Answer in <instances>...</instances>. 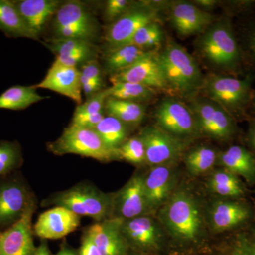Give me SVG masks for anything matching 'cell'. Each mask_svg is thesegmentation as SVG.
Returning a JSON list of instances; mask_svg holds the SVG:
<instances>
[{
	"instance_id": "cell-1",
	"label": "cell",
	"mask_w": 255,
	"mask_h": 255,
	"mask_svg": "<svg viewBox=\"0 0 255 255\" xmlns=\"http://www.w3.org/2000/svg\"><path fill=\"white\" fill-rule=\"evenodd\" d=\"M201 55L219 70L238 77L243 71L241 47L230 16L215 21L201 33L198 41Z\"/></svg>"
},
{
	"instance_id": "cell-2",
	"label": "cell",
	"mask_w": 255,
	"mask_h": 255,
	"mask_svg": "<svg viewBox=\"0 0 255 255\" xmlns=\"http://www.w3.org/2000/svg\"><path fill=\"white\" fill-rule=\"evenodd\" d=\"M254 78L246 74L240 78L231 75H211L204 79L202 89L205 97L223 107L235 119L248 116Z\"/></svg>"
},
{
	"instance_id": "cell-3",
	"label": "cell",
	"mask_w": 255,
	"mask_h": 255,
	"mask_svg": "<svg viewBox=\"0 0 255 255\" xmlns=\"http://www.w3.org/2000/svg\"><path fill=\"white\" fill-rule=\"evenodd\" d=\"M171 236L180 246H192L201 236V217L196 201L184 191L174 193L162 211Z\"/></svg>"
},
{
	"instance_id": "cell-4",
	"label": "cell",
	"mask_w": 255,
	"mask_h": 255,
	"mask_svg": "<svg viewBox=\"0 0 255 255\" xmlns=\"http://www.w3.org/2000/svg\"><path fill=\"white\" fill-rule=\"evenodd\" d=\"M158 57L169 87L186 95L201 88L204 78L200 68L185 48L169 41Z\"/></svg>"
},
{
	"instance_id": "cell-5",
	"label": "cell",
	"mask_w": 255,
	"mask_h": 255,
	"mask_svg": "<svg viewBox=\"0 0 255 255\" xmlns=\"http://www.w3.org/2000/svg\"><path fill=\"white\" fill-rule=\"evenodd\" d=\"M113 198L90 184H81L57 193L46 201L47 205L62 206L80 216H88L97 222L111 219Z\"/></svg>"
},
{
	"instance_id": "cell-6",
	"label": "cell",
	"mask_w": 255,
	"mask_h": 255,
	"mask_svg": "<svg viewBox=\"0 0 255 255\" xmlns=\"http://www.w3.org/2000/svg\"><path fill=\"white\" fill-rule=\"evenodd\" d=\"M48 150L56 155L74 154L90 157L102 162L119 159L118 153L111 150L94 128L70 125L55 141L47 145Z\"/></svg>"
},
{
	"instance_id": "cell-7",
	"label": "cell",
	"mask_w": 255,
	"mask_h": 255,
	"mask_svg": "<svg viewBox=\"0 0 255 255\" xmlns=\"http://www.w3.org/2000/svg\"><path fill=\"white\" fill-rule=\"evenodd\" d=\"M55 38L93 42L99 33L98 21L86 5L79 1L62 3L53 18Z\"/></svg>"
},
{
	"instance_id": "cell-8",
	"label": "cell",
	"mask_w": 255,
	"mask_h": 255,
	"mask_svg": "<svg viewBox=\"0 0 255 255\" xmlns=\"http://www.w3.org/2000/svg\"><path fill=\"white\" fill-rule=\"evenodd\" d=\"M200 132L221 140H231L236 136V119L223 107L206 97H196L189 104Z\"/></svg>"
},
{
	"instance_id": "cell-9",
	"label": "cell",
	"mask_w": 255,
	"mask_h": 255,
	"mask_svg": "<svg viewBox=\"0 0 255 255\" xmlns=\"http://www.w3.org/2000/svg\"><path fill=\"white\" fill-rule=\"evenodd\" d=\"M157 126L180 140L200 133L195 117L189 106L172 97L160 102L155 112Z\"/></svg>"
},
{
	"instance_id": "cell-10",
	"label": "cell",
	"mask_w": 255,
	"mask_h": 255,
	"mask_svg": "<svg viewBox=\"0 0 255 255\" xmlns=\"http://www.w3.org/2000/svg\"><path fill=\"white\" fill-rule=\"evenodd\" d=\"M157 13L158 11L151 6L148 1L134 3L106 32L108 50L127 45L140 28L156 21Z\"/></svg>"
},
{
	"instance_id": "cell-11",
	"label": "cell",
	"mask_w": 255,
	"mask_h": 255,
	"mask_svg": "<svg viewBox=\"0 0 255 255\" xmlns=\"http://www.w3.org/2000/svg\"><path fill=\"white\" fill-rule=\"evenodd\" d=\"M122 231L130 250L138 255H159L163 249L162 233L148 216L124 221Z\"/></svg>"
},
{
	"instance_id": "cell-12",
	"label": "cell",
	"mask_w": 255,
	"mask_h": 255,
	"mask_svg": "<svg viewBox=\"0 0 255 255\" xmlns=\"http://www.w3.org/2000/svg\"><path fill=\"white\" fill-rule=\"evenodd\" d=\"M112 85L118 82H132L154 90H167L169 86L160 62L158 53L150 51L131 66L111 75Z\"/></svg>"
},
{
	"instance_id": "cell-13",
	"label": "cell",
	"mask_w": 255,
	"mask_h": 255,
	"mask_svg": "<svg viewBox=\"0 0 255 255\" xmlns=\"http://www.w3.org/2000/svg\"><path fill=\"white\" fill-rule=\"evenodd\" d=\"M140 136L145 145L146 162L152 167L172 162L184 149L183 140L172 136L157 126L146 127Z\"/></svg>"
},
{
	"instance_id": "cell-14",
	"label": "cell",
	"mask_w": 255,
	"mask_h": 255,
	"mask_svg": "<svg viewBox=\"0 0 255 255\" xmlns=\"http://www.w3.org/2000/svg\"><path fill=\"white\" fill-rule=\"evenodd\" d=\"M33 201H29L22 216L6 231L0 232V255H33L36 247L33 243L32 216Z\"/></svg>"
},
{
	"instance_id": "cell-15",
	"label": "cell",
	"mask_w": 255,
	"mask_h": 255,
	"mask_svg": "<svg viewBox=\"0 0 255 255\" xmlns=\"http://www.w3.org/2000/svg\"><path fill=\"white\" fill-rule=\"evenodd\" d=\"M80 224V216L66 208L55 206L38 216L33 231L42 239L58 240L74 232Z\"/></svg>"
},
{
	"instance_id": "cell-16",
	"label": "cell",
	"mask_w": 255,
	"mask_h": 255,
	"mask_svg": "<svg viewBox=\"0 0 255 255\" xmlns=\"http://www.w3.org/2000/svg\"><path fill=\"white\" fill-rule=\"evenodd\" d=\"M43 43L56 56L54 63L75 68L95 60L98 50L93 42L85 40L53 37Z\"/></svg>"
},
{
	"instance_id": "cell-17",
	"label": "cell",
	"mask_w": 255,
	"mask_h": 255,
	"mask_svg": "<svg viewBox=\"0 0 255 255\" xmlns=\"http://www.w3.org/2000/svg\"><path fill=\"white\" fill-rule=\"evenodd\" d=\"M144 176L135 174L114 196L113 212L115 217L129 220L144 216L148 209L143 184Z\"/></svg>"
},
{
	"instance_id": "cell-18",
	"label": "cell",
	"mask_w": 255,
	"mask_h": 255,
	"mask_svg": "<svg viewBox=\"0 0 255 255\" xmlns=\"http://www.w3.org/2000/svg\"><path fill=\"white\" fill-rule=\"evenodd\" d=\"M123 221L111 218L95 223L86 231L102 255H130V248L122 231Z\"/></svg>"
},
{
	"instance_id": "cell-19",
	"label": "cell",
	"mask_w": 255,
	"mask_h": 255,
	"mask_svg": "<svg viewBox=\"0 0 255 255\" xmlns=\"http://www.w3.org/2000/svg\"><path fill=\"white\" fill-rule=\"evenodd\" d=\"M170 20L177 33L184 37L201 34L216 21L214 16L187 1L172 4Z\"/></svg>"
},
{
	"instance_id": "cell-20",
	"label": "cell",
	"mask_w": 255,
	"mask_h": 255,
	"mask_svg": "<svg viewBox=\"0 0 255 255\" xmlns=\"http://www.w3.org/2000/svg\"><path fill=\"white\" fill-rule=\"evenodd\" d=\"M33 86L35 89H46L65 96L75 101L78 105L82 104L80 73L75 67L53 63L44 79Z\"/></svg>"
},
{
	"instance_id": "cell-21",
	"label": "cell",
	"mask_w": 255,
	"mask_h": 255,
	"mask_svg": "<svg viewBox=\"0 0 255 255\" xmlns=\"http://www.w3.org/2000/svg\"><path fill=\"white\" fill-rule=\"evenodd\" d=\"M253 211L246 203L236 199L217 201L211 211V223L216 231H230L246 225Z\"/></svg>"
},
{
	"instance_id": "cell-22",
	"label": "cell",
	"mask_w": 255,
	"mask_h": 255,
	"mask_svg": "<svg viewBox=\"0 0 255 255\" xmlns=\"http://www.w3.org/2000/svg\"><path fill=\"white\" fill-rule=\"evenodd\" d=\"M14 1L28 28L39 39L50 19H53L61 1L58 0H18Z\"/></svg>"
},
{
	"instance_id": "cell-23",
	"label": "cell",
	"mask_w": 255,
	"mask_h": 255,
	"mask_svg": "<svg viewBox=\"0 0 255 255\" xmlns=\"http://www.w3.org/2000/svg\"><path fill=\"white\" fill-rule=\"evenodd\" d=\"M143 184L148 209H155L168 199L174 186L173 172L167 164L155 166L144 176Z\"/></svg>"
},
{
	"instance_id": "cell-24",
	"label": "cell",
	"mask_w": 255,
	"mask_h": 255,
	"mask_svg": "<svg viewBox=\"0 0 255 255\" xmlns=\"http://www.w3.org/2000/svg\"><path fill=\"white\" fill-rule=\"evenodd\" d=\"M28 203L26 191L20 184L9 183L0 187V226L17 221Z\"/></svg>"
},
{
	"instance_id": "cell-25",
	"label": "cell",
	"mask_w": 255,
	"mask_h": 255,
	"mask_svg": "<svg viewBox=\"0 0 255 255\" xmlns=\"http://www.w3.org/2000/svg\"><path fill=\"white\" fill-rule=\"evenodd\" d=\"M218 162L229 172L243 177L249 184L255 183L254 154L241 145H233L218 155Z\"/></svg>"
},
{
	"instance_id": "cell-26",
	"label": "cell",
	"mask_w": 255,
	"mask_h": 255,
	"mask_svg": "<svg viewBox=\"0 0 255 255\" xmlns=\"http://www.w3.org/2000/svg\"><path fill=\"white\" fill-rule=\"evenodd\" d=\"M0 31L9 38L39 40L28 28L14 1L9 0H0Z\"/></svg>"
},
{
	"instance_id": "cell-27",
	"label": "cell",
	"mask_w": 255,
	"mask_h": 255,
	"mask_svg": "<svg viewBox=\"0 0 255 255\" xmlns=\"http://www.w3.org/2000/svg\"><path fill=\"white\" fill-rule=\"evenodd\" d=\"M49 98L38 95L36 89L32 86L16 85L9 87L0 95V109L21 111L30 106Z\"/></svg>"
},
{
	"instance_id": "cell-28",
	"label": "cell",
	"mask_w": 255,
	"mask_h": 255,
	"mask_svg": "<svg viewBox=\"0 0 255 255\" xmlns=\"http://www.w3.org/2000/svg\"><path fill=\"white\" fill-rule=\"evenodd\" d=\"M105 112L107 116L119 119L127 126L138 125L145 117V108L142 104L112 97L106 100Z\"/></svg>"
},
{
	"instance_id": "cell-29",
	"label": "cell",
	"mask_w": 255,
	"mask_h": 255,
	"mask_svg": "<svg viewBox=\"0 0 255 255\" xmlns=\"http://www.w3.org/2000/svg\"><path fill=\"white\" fill-rule=\"evenodd\" d=\"M150 51L142 50L134 45H126L108 50L105 58L106 71L113 75L131 66Z\"/></svg>"
},
{
	"instance_id": "cell-30",
	"label": "cell",
	"mask_w": 255,
	"mask_h": 255,
	"mask_svg": "<svg viewBox=\"0 0 255 255\" xmlns=\"http://www.w3.org/2000/svg\"><path fill=\"white\" fill-rule=\"evenodd\" d=\"M208 185L210 190L223 197L238 199L244 196L246 192L238 176L224 168L214 172Z\"/></svg>"
},
{
	"instance_id": "cell-31",
	"label": "cell",
	"mask_w": 255,
	"mask_h": 255,
	"mask_svg": "<svg viewBox=\"0 0 255 255\" xmlns=\"http://www.w3.org/2000/svg\"><path fill=\"white\" fill-rule=\"evenodd\" d=\"M94 129L105 145L115 152L128 139L127 126L110 116H105Z\"/></svg>"
},
{
	"instance_id": "cell-32",
	"label": "cell",
	"mask_w": 255,
	"mask_h": 255,
	"mask_svg": "<svg viewBox=\"0 0 255 255\" xmlns=\"http://www.w3.org/2000/svg\"><path fill=\"white\" fill-rule=\"evenodd\" d=\"M248 14L244 15L247 16L246 21L242 23L237 38L243 55V67L250 68L249 73L246 74L255 80V15L250 16Z\"/></svg>"
},
{
	"instance_id": "cell-33",
	"label": "cell",
	"mask_w": 255,
	"mask_h": 255,
	"mask_svg": "<svg viewBox=\"0 0 255 255\" xmlns=\"http://www.w3.org/2000/svg\"><path fill=\"white\" fill-rule=\"evenodd\" d=\"M108 97L141 104L153 98L154 89L132 82H118L107 89Z\"/></svg>"
},
{
	"instance_id": "cell-34",
	"label": "cell",
	"mask_w": 255,
	"mask_h": 255,
	"mask_svg": "<svg viewBox=\"0 0 255 255\" xmlns=\"http://www.w3.org/2000/svg\"><path fill=\"white\" fill-rule=\"evenodd\" d=\"M219 255H255V225L235 233Z\"/></svg>"
},
{
	"instance_id": "cell-35",
	"label": "cell",
	"mask_w": 255,
	"mask_h": 255,
	"mask_svg": "<svg viewBox=\"0 0 255 255\" xmlns=\"http://www.w3.org/2000/svg\"><path fill=\"white\" fill-rule=\"evenodd\" d=\"M217 159L218 155L214 149L199 146L188 152L184 157V162L190 173L199 175L212 168Z\"/></svg>"
},
{
	"instance_id": "cell-36",
	"label": "cell",
	"mask_w": 255,
	"mask_h": 255,
	"mask_svg": "<svg viewBox=\"0 0 255 255\" xmlns=\"http://www.w3.org/2000/svg\"><path fill=\"white\" fill-rule=\"evenodd\" d=\"M163 38V31L157 21H152L140 28L127 45H134L147 51L160 46Z\"/></svg>"
},
{
	"instance_id": "cell-37",
	"label": "cell",
	"mask_w": 255,
	"mask_h": 255,
	"mask_svg": "<svg viewBox=\"0 0 255 255\" xmlns=\"http://www.w3.org/2000/svg\"><path fill=\"white\" fill-rule=\"evenodd\" d=\"M119 159H124L134 164L146 162L145 148L140 136L128 138L117 150Z\"/></svg>"
},
{
	"instance_id": "cell-38",
	"label": "cell",
	"mask_w": 255,
	"mask_h": 255,
	"mask_svg": "<svg viewBox=\"0 0 255 255\" xmlns=\"http://www.w3.org/2000/svg\"><path fill=\"white\" fill-rule=\"evenodd\" d=\"M21 158L18 146L13 142L0 141V175L15 168Z\"/></svg>"
},
{
	"instance_id": "cell-39",
	"label": "cell",
	"mask_w": 255,
	"mask_h": 255,
	"mask_svg": "<svg viewBox=\"0 0 255 255\" xmlns=\"http://www.w3.org/2000/svg\"><path fill=\"white\" fill-rule=\"evenodd\" d=\"M108 98L107 89L89 97L83 104L78 105L74 112L73 117L95 115L105 112L106 100Z\"/></svg>"
},
{
	"instance_id": "cell-40",
	"label": "cell",
	"mask_w": 255,
	"mask_h": 255,
	"mask_svg": "<svg viewBox=\"0 0 255 255\" xmlns=\"http://www.w3.org/2000/svg\"><path fill=\"white\" fill-rule=\"evenodd\" d=\"M134 3L128 0H109L106 2L104 16L106 21L114 22L130 9Z\"/></svg>"
},
{
	"instance_id": "cell-41",
	"label": "cell",
	"mask_w": 255,
	"mask_h": 255,
	"mask_svg": "<svg viewBox=\"0 0 255 255\" xmlns=\"http://www.w3.org/2000/svg\"><path fill=\"white\" fill-rule=\"evenodd\" d=\"M80 82L82 84L96 82L103 85L102 70L97 60H92L82 65L80 68Z\"/></svg>"
},
{
	"instance_id": "cell-42",
	"label": "cell",
	"mask_w": 255,
	"mask_h": 255,
	"mask_svg": "<svg viewBox=\"0 0 255 255\" xmlns=\"http://www.w3.org/2000/svg\"><path fill=\"white\" fill-rule=\"evenodd\" d=\"M78 255H102L97 247L88 233H85L82 238L81 246L78 251Z\"/></svg>"
},
{
	"instance_id": "cell-43",
	"label": "cell",
	"mask_w": 255,
	"mask_h": 255,
	"mask_svg": "<svg viewBox=\"0 0 255 255\" xmlns=\"http://www.w3.org/2000/svg\"><path fill=\"white\" fill-rule=\"evenodd\" d=\"M247 140L252 150L255 152V118H251L249 121V128L247 134Z\"/></svg>"
},
{
	"instance_id": "cell-44",
	"label": "cell",
	"mask_w": 255,
	"mask_h": 255,
	"mask_svg": "<svg viewBox=\"0 0 255 255\" xmlns=\"http://www.w3.org/2000/svg\"><path fill=\"white\" fill-rule=\"evenodd\" d=\"M194 4L200 9L206 11V9H209L214 8L216 4H219V1L215 0H196Z\"/></svg>"
},
{
	"instance_id": "cell-45",
	"label": "cell",
	"mask_w": 255,
	"mask_h": 255,
	"mask_svg": "<svg viewBox=\"0 0 255 255\" xmlns=\"http://www.w3.org/2000/svg\"><path fill=\"white\" fill-rule=\"evenodd\" d=\"M33 255H52L48 245L45 242H42L39 246L36 247Z\"/></svg>"
},
{
	"instance_id": "cell-46",
	"label": "cell",
	"mask_w": 255,
	"mask_h": 255,
	"mask_svg": "<svg viewBox=\"0 0 255 255\" xmlns=\"http://www.w3.org/2000/svg\"><path fill=\"white\" fill-rule=\"evenodd\" d=\"M55 255H78V252L73 248H70L68 245H63L60 247L59 251Z\"/></svg>"
},
{
	"instance_id": "cell-47",
	"label": "cell",
	"mask_w": 255,
	"mask_h": 255,
	"mask_svg": "<svg viewBox=\"0 0 255 255\" xmlns=\"http://www.w3.org/2000/svg\"><path fill=\"white\" fill-rule=\"evenodd\" d=\"M248 112H253L255 114V90H253V95H252L251 103H250ZM255 118V117H254Z\"/></svg>"
}]
</instances>
